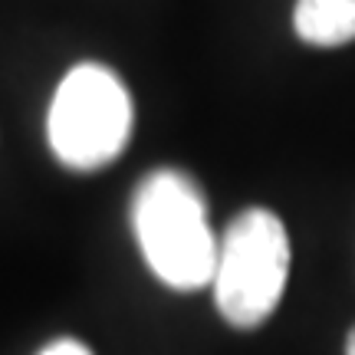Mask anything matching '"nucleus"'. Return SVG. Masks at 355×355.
<instances>
[{
  "instance_id": "nucleus-6",
  "label": "nucleus",
  "mask_w": 355,
  "mask_h": 355,
  "mask_svg": "<svg viewBox=\"0 0 355 355\" xmlns=\"http://www.w3.org/2000/svg\"><path fill=\"white\" fill-rule=\"evenodd\" d=\"M345 355H355V329L349 332V339H345Z\"/></svg>"
},
{
  "instance_id": "nucleus-1",
  "label": "nucleus",
  "mask_w": 355,
  "mask_h": 355,
  "mask_svg": "<svg viewBox=\"0 0 355 355\" xmlns=\"http://www.w3.org/2000/svg\"><path fill=\"white\" fill-rule=\"evenodd\" d=\"M132 230L145 263L165 286L201 290L214 279L217 237L207 220L198 181L175 168H158L132 194Z\"/></svg>"
},
{
  "instance_id": "nucleus-4",
  "label": "nucleus",
  "mask_w": 355,
  "mask_h": 355,
  "mask_svg": "<svg viewBox=\"0 0 355 355\" xmlns=\"http://www.w3.org/2000/svg\"><path fill=\"white\" fill-rule=\"evenodd\" d=\"M293 26L313 46H343L355 40V0H296Z\"/></svg>"
},
{
  "instance_id": "nucleus-5",
  "label": "nucleus",
  "mask_w": 355,
  "mask_h": 355,
  "mask_svg": "<svg viewBox=\"0 0 355 355\" xmlns=\"http://www.w3.org/2000/svg\"><path fill=\"white\" fill-rule=\"evenodd\" d=\"M40 355H92V352L76 339H60V343H50Z\"/></svg>"
},
{
  "instance_id": "nucleus-3",
  "label": "nucleus",
  "mask_w": 355,
  "mask_h": 355,
  "mask_svg": "<svg viewBox=\"0 0 355 355\" xmlns=\"http://www.w3.org/2000/svg\"><path fill=\"white\" fill-rule=\"evenodd\" d=\"M290 277V237L273 211L250 207L230 220L217 243L214 303L237 329H254L273 316Z\"/></svg>"
},
{
  "instance_id": "nucleus-2",
  "label": "nucleus",
  "mask_w": 355,
  "mask_h": 355,
  "mask_svg": "<svg viewBox=\"0 0 355 355\" xmlns=\"http://www.w3.org/2000/svg\"><path fill=\"white\" fill-rule=\"evenodd\" d=\"M132 135V96L112 69L79 63L56 86L46 112V141L73 171H99L115 162Z\"/></svg>"
}]
</instances>
